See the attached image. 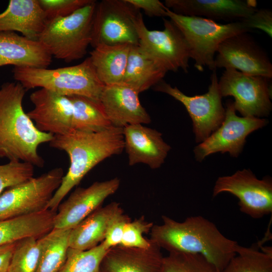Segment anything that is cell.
<instances>
[{
	"mask_svg": "<svg viewBox=\"0 0 272 272\" xmlns=\"http://www.w3.org/2000/svg\"><path fill=\"white\" fill-rule=\"evenodd\" d=\"M162 220L161 224L152 227L150 240L168 252L201 255L220 272L236 254L237 242L224 236L213 222L201 216L182 222L166 216Z\"/></svg>",
	"mask_w": 272,
	"mask_h": 272,
	"instance_id": "1",
	"label": "cell"
},
{
	"mask_svg": "<svg viewBox=\"0 0 272 272\" xmlns=\"http://www.w3.org/2000/svg\"><path fill=\"white\" fill-rule=\"evenodd\" d=\"M49 144L64 151L70 159L68 171L47 206V209L56 212L63 198L91 170L105 159L119 154L124 148L122 128L114 126L98 132L72 129L53 135Z\"/></svg>",
	"mask_w": 272,
	"mask_h": 272,
	"instance_id": "2",
	"label": "cell"
},
{
	"mask_svg": "<svg viewBox=\"0 0 272 272\" xmlns=\"http://www.w3.org/2000/svg\"><path fill=\"white\" fill-rule=\"evenodd\" d=\"M26 90L19 82H7L0 88V158L42 167L39 147L53 135L39 130L23 107Z\"/></svg>",
	"mask_w": 272,
	"mask_h": 272,
	"instance_id": "3",
	"label": "cell"
},
{
	"mask_svg": "<svg viewBox=\"0 0 272 272\" xmlns=\"http://www.w3.org/2000/svg\"><path fill=\"white\" fill-rule=\"evenodd\" d=\"M12 73L26 90L39 87L66 96L80 95L99 101L105 86L89 57L75 65L55 69L14 67Z\"/></svg>",
	"mask_w": 272,
	"mask_h": 272,
	"instance_id": "4",
	"label": "cell"
},
{
	"mask_svg": "<svg viewBox=\"0 0 272 272\" xmlns=\"http://www.w3.org/2000/svg\"><path fill=\"white\" fill-rule=\"evenodd\" d=\"M96 5L93 0L68 16L47 22L38 40L52 57L70 62L85 56Z\"/></svg>",
	"mask_w": 272,
	"mask_h": 272,
	"instance_id": "5",
	"label": "cell"
},
{
	"mask_svg": "<svg viewBox=\"0 0 272 272\" xmlns=\"http://www.w3.org/2000/svg\"><path fill=\"white\" fill-rule=\"evenodd\" d=\"M167 17L183 34L190 50V58L194 60V67L200 72L205 67L216 70L215 55L224 40L251 30L242 20L220 24L204 17L177 14L167 8Z\"/></svg>",
	"mask_w": 272,
	"mask_h": 272,
	"instance_id": "6",
	"label": "cell"
},
{
	"mask_svg": "<svg viewBox=\"0 0 272 272\" xmlns=\"http://www.w3.org/2000/svg\"><path fill=\"white\" fill-rule=\"evenodd\" d=\"M163 30H149L140 13L135 22L139 45L150 58L167 72H176L181 69L187 73L190 50L186 40L171 20L163 19Z\"/></svg>",
	"mask_w": 272,
	"mask_h": 272,
	"instance_id": "7",
	"label": "cell"
},
{
	"mask_svg": "<svg viewBox=\"0 0 272 272\" xmlns=\"http://www.w3.org/2000/svg\"><path fill=\"white\" fill-rule=\"evenodd\" d=\"M63 176L62 168L56 167L6 189L0 194V221L47 209Z\"/></svg>",
	"mask_w": 272,
	"mask_h": 272,
	"instance_id": "8",
	"label": "cell"
},
{
	"mask_svg": "<svg viewBox=\"0 0 272 272\" xmlns=\"http://www.w3.org/2000/svg\"><path fill=\"white\" fill-rule=\"evenodd\" d=\"M216 71H213L208 92L202 95L187 96L163 80L154 86L156 91L172 96L184 106L191 118L195 141L198 143L216 130L225 118V109Z\"/></svg>",
	"mask_w": 272,
	"mask_h": 272,
	"instance_id": "9",
	"label": "cell"
},
{
	"mask_svg": "<svg viewBox=\"0 0 272 272\" xmlns=\"http://www.w3.org/2000/svg\"><path fill=\"white\" fill-rule=\"evenodd\" d=\"M139 10L126 0L97 2L90 45L129 44L139 45L135 22Z\"/></svg>",
	"mask_w": 272,
	"mask_h": 272,
	"instance_id": "10",
	"label": "cell"
},
{
	"mask_svg": "<svg viewBox=\"0 0 272 272\" xmlns=\"http://www.w3.org/2000/svg\"><path fill=\"white\" fill-rule=\"evenodd\" d=\"M269 80L229 68L223 73L218 84L222 97H233L235 109L242 116L260 118L267 116L272 108Z\"/></svg>",
	"mask_w": 272,
	"mask_h": 272,
	"instance_id": "11",
	"label": "cell"
},
{
	"mask_svg": "<svg viewBox=\"0 0 272 272\" xmlns=\"http://www.w3.org/2000/svg\"><path fill=\"white\" fill-rule=\"evenodd\" d=\"M225 109V118L220 127L194 149L197 161L201 162L208 156L219 152L238 157L247 136L268 123L264 118L237 116L231 100L227 101Z\"/></svg>",
	"mask_w": 272,
	"mask_h": 272,
	"instance_id": "12",
	"label": "cell"
},
{
	"mask_svg": "<svg viewBox=\"0 0 272 272\" xmlns=\"http://www.w3.org/2000/svg\"><path fill=\"white\" fill-rule=\"evenodd\" d=\"M228 192L239 200L240 211L253 219L272 213V181L270 177L258 179L249 169L238 170L229 176L219 177L213 196Z\"/></svg>",
	"mask_w": 272,
	"mask_h": 272,
	"instance_id": "13",
	"label": "cell"
},
{
	"mask_svg": "<svg viewBox=\"0 0 272 272\" xmlns=\"http://www.w3.org/2000/svg\"><path fill=\"white\" fill-rule=\"evenodd\" d=\"M224 40L215 58V68H231L250 76L272 77V64L266 52L247 33Z\"/></svg>",
	"mask_w": 272,
	"mask_h": 272,
	"instance_id": "14",
	"label": "cell"
},
{
	"mask_svg": "<svg viewBox=\"0 0 272 272\" xmlns=\"http://www.w3.org/2000/svg\"><path fill=\"white\" fill-rule=\"evenodd\" d=\"M117 177L96 181L87 187H78L57 208L54 219L55 229H72L101 207L103 201L120 186Z\"/></svg>",
	"mask_w": 272,
	"mask_h": 272,
	"instance_id": "15",
	"label": "cell"
},
{
	"mask_svg": "<svg viewBox=\"0 0 272 272\" xmlns=\"http://www.w3.org/2000/svg\"><path fill=\"white\" fill-rule=\"evenodd\" d=\"M30 100L34 108L27 114L39 130L55 135L72 129L73 107L68 96L40 88Z\"/></svg>",
	"mask_w": 272,
	"mask_h": 272,
	"instance_id": "16",
	"label": "cell"
},
{
	"mask_svg": "<svg viewBox=\"0 0 272 272\" xmlns=\"http://www.w3.org/2000/svg\"><path fill=\"white\" fill-rule=\"evenodd\" d=\"M139 94L134 89L122 83L105 85L99 101L113 126L123 128L151 121L140 102Z\"/></svg>",
	"mask_w": 272,
	"mask_h": 272,
	"instance_id": "17",
	"label": "cell"
},
{
	"mask_svg": "<svg viewBox=\"0 0 272 272\" xmlns=\"http://www.w3.org/2000/svg\"><path fill=\"white\" fill-rule=\"evenodd\" d=\"M122 132L129 165L143 163L156 169L164 163L171 147L160 132L142 124L126 125Z\"/></svg>",
	"mask_w": 272,
	"mask_h": 272,
	"instance_id": "18",
	"label": "cell"
},
{
	"mask_svg": "<svg viewBox=\"0 0 272 272\" xmlns=\"http://www.w3.org/2000/svg\"><path fill=\"white\" fill-rule=\"evenodd\" d=\"M165 6L176 14L235 22L243 20L257 9L251 0H165Z\"/></svg>",
	"mask_w": 272,
	"mask_h": 272,
	"instance_id": "19",
	"label": "cell"
},
{
	"mask_svg": "<svg viewBox=\"0 0 272 272\" xmlns=\"http://www.w3.org/2000/svg\"><path fill=\"white\" fill-rule=\"evenodd\" d=\"M52 56L38 41L14 32H0V67L47 68Z\"/></svg>",
	"mask_w": 272,
	"mask_h": 272,
	"instance_id": "20",
	"label": "cell"
},
{
	"mask_svg": "<svg viewBox=\"0 0 272 272\" xmlns=\"http://www.w3.org/2000/svg\"><path fill=\"white\" fill-rule=\"evenodd\" d=\"M161 249L153 242L147 249L112 247L102 260L100 272H159L164 257Z\"/></svg>",
	"mask_w": 272,
	"mask_h": 272,
	"instance_id": "21",
	"label": "cell"
},
{
	"mask_svg": "<svg viewBox=\"0 0 272 272\" xmlns=\"http://www.w3.org/2000/svg\"><path fill=\"white\" fill-rule=\"evenodd\" d=\"M47 22L38 0H11L0 14V32L17 31L38 40Z\"/></svg>",
	"mask_w": 272,
	"mask_h": 272,
	"instance_id": "22",
	"label": "cell"
},
{
	"mask_svg": "<svg viewBox=\"0 0 272 272\" xmlns=\"http://www.w3.org/2000/svg\"><path fill=\"white\" fill-rule=\"evenodd\" d=\"M121 209L115 201L96 209L71 230L69 248L86 250L100 244L105 239L110 221Z\"/></svg>",
	"mask_w": 272,
	"mask_h": 272,
	"instance_id": "23",
	"label": "cell"
},
{
	"mask_svg": "<svg viewBox=\"0 0 272 272\" xmlns=\"http://www.w3.org/2000/svg\"><path fill=\"white\" fill-rule=\"evenodd\" d=\"M56 211L41 212L0 221V246L29 237L39 239L54 227Z\"/></svg>",
	"mask_w": 272,
	"mask_h": 272,
	"instance_id": "24",
	"label": "cell"
},
{
	"mask_svg": "<svg viewBox=\"0 0 272 272\" xmlns=\"http://www.w3.org/2000/svg\"><path fill=\"white\" fill-rule=\"evenodd\" d=\"M166 73L139 45H131L121 83L132 88L140 94L162 80Z\"/></svg>",
	"mask_w": 272,
	"mask_h": 272,
	"instance_id": "25",
	"label": "cell"
},
{
	"mask_svg": "<svg viewBox=\"0 0 272 272\" xmlns=\"http://www.w3.org/2000/svg\"><path fill=\"white\" fill-rule=\"evenodd\" d=\"M131 45H101L90 52L92 63L104 85L121 83Z\"/></svg>",
	"mask_w": 272,
	"mask_h": 272,
	"instance_id": "26",
	"label": "cell"
},
{
	"mask_svg": "<svg viewBox=\"0 0 272 272\" xmlns=\"http://www.w3.org/2000/svg\"><path fill=\"white\" fill-rule=\"evenodd\" d=\"M68 97L73 107L72 129L98 132L113 126L99 101L80 95Z\"/></svg>",
	"mask_w": 272,
	"mask_h": 272,
	"instance_id": "27",
	"label": "cell"
},
{
	"mask_svg": "<svg viewBox=\"0 0 272 272\" xmlns=\"http://www.w3.org/2000/svg\"><path fill=\"white\" fill-rule=\"evenodd\" d=\"M71 229L53 228L39 239L40 255L35 272H59L64 265Z\"/></svg>",
	"mask_w": 272,
	"mask_h": 272,
	"instance_id": "28",
	"label": "cell"
},
{
	"mask_svg": "<svg viewBox=\"0 0 272 272\" xmlns=\"http://www.w3.org/2000/svg\"><path fill=\"white\" fill-rule=\"evenodd\" d=\"M221 272H272L271 249L259 251L238 245L236 255Z\"/></svg>",
	"mask_w": 272,
	"mask_h": 272,
	"instance_id": "29",
	"label": "cell"
},
{
	"mask_svg": "<svg viewBox=\"0 0 272 272\" xmlns=\"http://www.w3.org/2000/svg\"><path fill=\"white\" fill-rule=\"evenodd\" d=\"M108 250L103 242L86 250L69 248L66 260L59 272H100L101 263Z\"/></svg>",
	"mask_w": 272,
	"mask_h": 272,
	"instance_id": "30",
	"label": "cell"
},
{
	"mask_svg": "<svg viewBox=\"0 0 272 272\" xmlns=\"http://www.w3.org/2000/svg\"><path fill=\"white\" fill-rule=\"evenodd\" d=\"M159 272H220L202 255L169 252L163 257Z\"/></svg>",
	"mask_w": 272,
	"mask_h": 272,
	"instance_id": "31",
	"label": "cell"
},
{
	"mask_svg": "<svg viewBox=\"0 0 272 272\" xmlns=\"http://www.w3.org/2000/svg\"><path fill=\"white\" fill-rule=\"evenodd\" d=\"M40 255L39 239L29 237L17 242L8 272H35Z\"/></svg>",
	"mask_w": 272,
	"mask_h": 272,
	"instance_id": "32",
	"label": "cell"
},
{
	"mask_svg": "<svg viewBox=\"0 0 272 272\" xmlns=\"http://www.w3.org/2000/svg\"><path fill=\"white\" fill-rule=\"evenodd\" d=\"M153 225V223L146 220L144 216L130 220L124 227L119 245L128 248H149L152 242L150 239H146L143 234L150 233Z\"/></svg>",
	"mask_w": 272,
	"mask_h": 272,
	"instance_id": "33",
	"label": "cell"
},
{
	"mask_svg": "<svg viewBox=\"0 0 272 272\" xmlns=\"http://www.w3.org/2000/svg\"><path fill=\"white\" fill-rule=\"evenodd\" d=\"M34 166L28 163L10 161L0 165V194L6 189L33 177Z\"/></svg>",
	"mask_w": 272,
	"mask_h": 272,
	"instance_id": "34",
	"label": "cell"
},
{
	"mask_svg": "<svg viewBox=\"0 0 272 272\" xmlns=\"http://www.w3.org/2000/svg\"><path fill=\"white\" fill-rule=\"evenodd\" d=\"M93 0H38L47 21L68 16Z\"/></svg>",
	"mask_w": 272,
	"mask_h": 272,
	"instance_id": "35",
	"label": "cell"
},
{
	"mask_svg": "<svg viewBox=\"0 0 272 272\" xmlns=\"http://www.w3.org/2000/svg\"><path fill=\"white\" fill-rule=\"evenodd\" d=\"M130 220L129 217L123 213L122 209L112 218L108 226L105 239L102 242L107 249L119 245L124 227Z\"/></svg>",
	"mask_w": 272,
	"mask_h": 272,
	"instance_id": "36",
	"label": "cell"
},
{
	"mask_svg": "<svg viewBox=\"0 0 272 272\" xmlns=\"http://www.w3.org/2000/svg\"><path fill=\"white\" fill-rule=\"evenodd\" d=\"M243 21L251 30L258 29L272 37V12L267 9H257L252 14Z\"/></svg>",
	"mask_w": 272,
	"mask_h": 272,
	"instance_id": "37",
	"label": "cell"
},
{
	"mask_svg": "<svg viewBox=\"0 0 272 272\" xmlns=\"http://www.w3.org/2000/svg\"><path fill=\"white\" fill-rule=\"evenodd\" d=\"M135 8L150 17H167V7L158 0H126Z\"/></svg>",
	"mask_w": 272,
	"mask_h": 272,
	"instance_id": "38",
	"label": "cell"
},
{
	"mask_svg": "<svg viewBox=\"0 0 272 272\" xmlns=\"http://www.w3.org/2000/svg\"><path fill=\"white\" fill-rule=\"evenodd\" d=\"M16 243L0 246V272H8L10 262Z\"/></svg>",
	"mask_w": 272,
	"mask_h": 272,
	"instance_id": "39",
	"label": "cell"
}]
</instances>
